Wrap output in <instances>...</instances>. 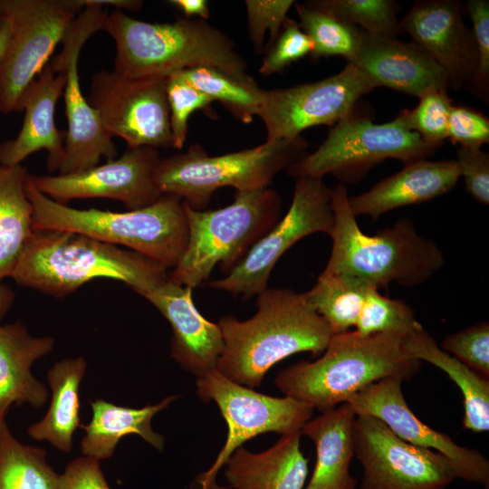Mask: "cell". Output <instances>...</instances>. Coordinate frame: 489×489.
Returning a JSON list of instances; mask_svg holds the SVG:
<instances>
[{"label":"cell","mask_w":489,"mask_h":489,"mask_svg":"<svg viewBox=\"0 0 489 489\" xmlns=\"http://www.w3.org/2000/svg\"><path fill=\"white\" fill-rule=\"evenodd\" d=\"M255 304V314L247 320L225 315L218 321L224 350L216 370L251 388L261 386L268 370L289 356L304 351L321 355L334 334L305 292L267 288Z\"/></svg>","instance_id":"1"},{"label":"cell","mask_w":489,"mask_h":489,"mask_svg":"<svg viewBox=\"0 0 489 489\" xmlns=\"http://www.w3.org/2000/svg\"><path fill=\"white\" fill-rule=\"evenodd\" d=\"M11 277L19 285L58 298L100 277L120 281L143 295L168 279V269L84 235L34 230Z\"/></svg>","instance_id":"2"},{"label":"cell","mask_w":489,"mask_h":489,"mask_svg":"<svg viewBox=\"0 0 489 489\" xmlns=\"http://www.w3.org/2000/svg\"><path fill=\"white\" fill-rule=\"evenodd\" d=\"M331 250L324 271L379 290L390 283L418 286L443 267V252L434 241L418 234L413 221L399 219L375 235H367L351 210L346 186L331 188Z\"/></svg>","instance_id":"3"},{"label":"cell","mask_w":489,"mask_h":489,"mask_svg":"<svg viewBox=\"0 0 489 489\" xmlns=\"http://www.w3.org/2000/svg\"><path fill=\"white\" fill-rule=\"evenodd\" d=\"M103 31L116 44L113 71L125 77L167 78L196 67L250 76L233 41L200 18L148 23L114 10L107 14Z\"/></svg>","instance_id":"4"},{"label":"cell","mask_w":489,"mask_h":489,"mask_svg":"<svg viewBox=\"0 0 489 489\" xmlns=\"http://www.w3.org/2000/svg\"><path fill=\"white\" fill-rule=\"evenodd\" d=\"M404 336H361L355 331L333 334L319 359L279 371L275 385L314 409H332L377 381L390 377L408 380L419 371L420 361L404 352Z\"/></svg>","instance_id":"5"},{"label":"cell","mask_w":489,"mask_h":489,"mask_svg":"<svg viewBox=\"0 0 489 489\" xmlns=\"http://www.w3.org/2000/svg\"><path fill=\"white\" fill-rule=\"evenodd\" d=\"M26 195L33 207V230H58L123 245L168 270L180 261L187 244L188 226L183 200L163 194L143 208L113 212L96 208L77 209L41 193L29 174Z\"/></svg>","instance_id":"6"},{"label":"cell","mask_w":489,"mask_h":489,"mask_svg":"<svg viewBox=\"0 0 489 489\" xmlns=\"http://www.w3.org/2000/svg\"><path fill=\"white\" fill-rule=\"evenodd\" d=\"M188 226L186 250L168 278L195 289L216 266L230 273L249 250L280 220L282 199L267 187L236 191L232 204L197 210L183 201Z\"/></svg>","instance_id":"7"},{"label":"cell","mask_w":489,"mask_h":489,"mask_svg":"<svg viewBox=\"0 0 489 489\" xmlns=\"http://www.w3.org/2000/svg\"><path fill=\"white\" fill-rule=\"evenodd\" d=\"M309 144L299 136L265 140L232 153L211 156L200 145L160 158L154 181L160 193L180 197L194 209L204 210L219 188L236 191L267 188L276 175L306 154Z\"/></svg>","instance_id":"8"},{"label":"cell","mask_w":489,"mask_h":489,"mask_svg":"<svg viewBox=\"0 0 489 489\" xmlns=\"http://www.w3.org/2000/svg\"><path fill=\"white\" fill-rule=\"evenodd\" d=\"M436 149L407 129L398 116L376 124L354 109L331 127L316 150L291 164L286 171L293 177L322 178L331 174L343 181H356L387 158L398 159L405 165L425 159Z\"/></svg>","instance_id":"9"},{"label":"cell","mask_w":489,"mask_h":489,"mask_svg":"<svg viewBox=\"0 0 489 489\" xmlns=\"http://www.w3.org/2000/svg\"><path fill=\"white\" fill-rule=\"evenodd\" d=\"M85 7L83 0H5L10 39L0 64V111H18L21 98Z\"/></svg>","instance_id":"10"},{"label":"cell","mask_w":489,"mask_h":489,"mask_svg":"<svg viewBox=\"0 0 489 489\" xmlns=\"http://www.w3.org/2000/svg\"><path fill=\"white\" fill-rule=\"evenodd\" d=\"M196 385L201 400L216 402L228 428L216 461L196 480L199 489H228L217 484L216 476L237 448L267 432L283 436L301 431L313 415L314 408L304 402L288 396L277 398L256 392L216 369L197 378Z\"/></svg>","instance_id":"11"},{"label":"cell","mask_w":489,"mask_h":489,"mask_svg":"<svg viewBox=\"0 0 489 489\" xmlns=\"http://www.w3.org/2000/svg\"><path fill=\"white\" fill-rule=\"evenodd\" d=\"M334 223L331 188L320 177H297L289 210L212 289L249 299L268 288L270 274L281 256L301 239L330 235Z\"/></svg>","instance_id":"12"},{"label":"cell","mask_w":489,"mask_h":489,"mask_svg":"<svg viewBox=\"0 0 489 489\" xmlns=\"http://www.w3.org/2000/svg\"><path fill=\"white\" fill-rule=\"evenodd\" d=\"M85 7L72 22L62 40V51L48 63L54 72H66L63 90L67 130L64 154L59 174L83 171L117 156L112 137L104 129L97 110L83 96L78 72V61L85 42L96 32L103 30L107 13L103 6L83 0Z\"/></svg>","instance_id":"13"},{"label":"cell","mask_w":489,"mask_h":489,"mask_svg":"<svg viewBox=\"0 0 489 489\" xmlns=\"http://www.w3.org/2000/svg\"><path fill=\"white\" fill-rule=\"evenodd\" d=\"M377 87L370 77L347 62L340 72L317 82L264 90L257 117L264 124L265 140L292 139L312 127L333 126Z\"/></svg>","instance_id":"14"},{"label":"cell","mask_w":489,"mask_h":489,"mask_svg":"<svg viewBox=\"0 0 489 489\" xmlns=\"http://www.w3.org/2000/svg\"><path fill=\"white\" fill-rule=\"evenodd\" d=\"M353 448L360 489H446L456 479L446 456L404 441L370 416H356Z\"/></svg>","instance_id":"15"},{"label":"cell","mask_w":489,"mask_h":489,"mask_svg":"<svg viewBox=\"0 0 489 489\" xmlns=\"http://www.w3.org/2000/svg\"><path fill=\"white\" fill-rule=\"evenodd\" d=\"M167 78H129L114 71L93 74L90 104L111 136L128 148H173Z\"/></svg>","instance_id":"16"},{"label":"cell","mask_w":489,"mask_h":489,"mask_svg":"<svg viewBox=\"0 0 489 489\" xmlns=\"http://www.w3.org/2000/svg\"><path fill=\"white\" fill-rule=\"evenodd\" d=\"M160 160L158 149L128 148L118 158L89 169L58 175H30L34 186L60 204L72 199L110 198L135 210L155 203L162 194L154 181Z\"/></svg>","instance_id":"17"},{"label":"cell","mask_w":489,"mask_h":489,"mask_svg":"<svg viewBox=\"0 0 489 489\" xmlns=\"http://www.w3.org/2000/svg\"><path fill=\"white\" fill-rule=\"evenodd\" d=\"M403 379L390 377L377 381L350 398L356 416H370L384 423L404 441L436 451L452 464L456 478L489 489V461L478 449L463 446L448 435L425 424L409 408L403 392Z\"/></svg>","instance_id":"18"},{"label":"cell","mask_w":489,"mask_h":489,"mask_svg":"<svg viewBox=\"0 0 489 489\" xmlns=\"http://www.w3.org/2000/svg\"><path fill=\"white\" fill-rule=\"evenodd\" d=\"M399 24L402 33L442 67L451 88L468 84L477 68L478 53L458 1H416Z\"/></svg>","instance_id":"19"},{"label":"cell","mask_w":489,"mask_h":489,"mask_svg":"<svg viewBox=\"0 0 489 489\" xmlns=\"http://www.w3.org/2000/svg\"><path fill=\"white\" fill-rule=\"evenodd\" d=\"M192 291L168 278L141 296L171 326V357L182 369L199 378L216 369L224 339L218 323L208 321L197 309Z\"/></svg>","instance_id":"20"},{"label":"cell","mask_w":489,"mask_h":489,"mask_svg":"<svg viewBox=\"0 0 489 489\" xmlns=\"http://www.w3.org/2000/svg\"><path fill=\"white\" fill-rule=\"evenodd\" d=\"M66 83L64 71L54 72L49 63L24 92L18 112L24 121L14 139L0 144V166L14 167L31 154L48 153L49 172L58 171L64 154L65 131L55 124V108Z\"/></svg>","instance_id":"21"},{"label":"cell","mask_w":489,"mask_h":489,"mask_svg":"<svg viewBox=\"0 0 489 489\" xmlns=\"http://www.w3.org/2000/svg\"><path fill=\"white\" fill-rule=\"evenodd\" d=\"M385 86L420 98L432 91H448V76L413 42L372 36L364 32L361 44L349 62Z\"/></svg>","instance_id":"22"},{"label":"cell","mask_w":489,"mask_h":489,"mask_svg":"<svg viewBox=\"0 0 489 489\" xmlns=\"http://www.w3.org/2000/svg\"><path fill=\"white\" fill-rule=\"evenodd\" d=\"M460 178L455 160H417L383 178L368 191L350 197L356 216L377 219L402 206L429 201L451 191Z\"/></svg>","instance_id":"23"},{"label":"cell","mask_w":489,"mask_h":489,"mask_svg":"<svg viewBox=\"0 0 489 489\" xmlns=\"http://www.w3.org/2000/svg\"><path fill=\"white\" fill-rule=\"evenodd\" d=\"M51 336H33L21 321L0 324V408L28 404L43 407L46 385L32 373L33 364L54 348Z\"/></svg>","instance_id":"24"},{"label":"cell","mask_w":489,"mask_h":489,"mask_svg":"<svg viewBox=\"0 0 489 489\" xmlns=\"http://www.w3.org/2000/svg\"><path fill=\"white\" fill-rule=\"evenodd\" d=\"M301 431L283 435L261 453L237 448L225 465L228 489H303L308 460L301 450Z\"/></svg>","instance_id":"25"},{"label":"cell","mask_w":489,"mask_h":489,"mask_svg":"<svg viewBox=\"0 0 489 489\" xmlns=\"http://www.w3.org/2000/svg\"><path fill=\"white\" fill-rule=\"evenodd\" d=\"M356 415L348 403L321 412L301 429L315 445L316 462L303 489H356L350 472L354 457L353 427Z\"/></svg>","instance_id":"26"},{"label":"cell","mask_w":489,"mask_h":489,"mask_svg":"<svg viewBox=\"0 0 489 489\" xmlns=\"http://www.w3.org/2000/svg\"><path fill=\"white\" fill-rule=\"evenodd\" d=\"M177 398V395L168 396L157 404L140 408L119 406L103 398L90 401L91 418L88 424L82 425L85 432L80 444L82 455L99 461L109 459L120 440L129 435H137L162 451L165 437L152 429L151 421Z\"/></svg>","instance_id":"27"},{"label":"cell","mask_w":489,"mask_h":489,"mask_svg":"<svg viewBox=\"0 0 489 489\" xmlns=\"http://www.w3.org/2000/svg\"><path fill=\"white\" fill-rule=\"evenodd\" d=\"M84 357L57 361L46 373L50 388V405L45 415L27 428V435L46 441L57 450L70 453L73 434L82 427L80 386L87 370Z\"/></svg>","instance_id":"28"},{"label":"cell","mask_w":489,"mask_h":489,"mask_svg":"<svg viewBox=\"0 0 489 489\" xmlns=\"http://www.w3.org/2000/svg\"><path fill=\"white\" fill-rule=\"evenodd\" d=\"M405 354L439 368L459 388L463 395V427L474 433L489 430V379L471 369L442 350L419 324L403 338Z\"/></svg>","instance_id":"29"},{"label":"cell","mask_w":489,"mask_h":489,"mask_svg":"<svg viewBox=\"0 0 489 489\" xmlns=\"http://www.w3.org/2000/svg\"><path fill=\"white\" fill-rule=\"evenodd\" d=\"M24 166H0V282L11 277L33 233V207L26 195Z\"/></svg>","instance_id":"30"},{"label":"cell","mask_w":489,"mask_h":489,"mask_svg":"<svg viewBox=\"0 0 489 489\" xmlns=\"http://www.w3.org/2000/svg\"><path fill=\"white\" fill-rule=\"evenodd\" d=\"M58 484L46 451L20 442L5 421L0 427V489H58Z\"/></svg>","instance_id":"31"},{"label":"cell","mask_w":489,"mask_h":489,"mask_svg":"<svg viewBox=\"0 0 489 489\" xmlns=\"http://www.w3.org/2000/svg\"><path fill=\"white\" fill-rule=\"evenodd\" d=\"M370 287L350 277L323 270L312 289L305 292V296L336 334L355 327Z\"/></svg>","instance_id":"32"},{"label":"cell","mask_w":489,"mask_h":489,"mask_svg":"<svg viewBox=\"0 0 489 489\" xmlns=\"http://www.w3.org/2000/svg\"><path fill=\"white\" fill-rule=\"evenodd\" d=\"M180 72L191 85L213 101H219L241 122L251 123L258 115L264 90L253 77L236 78L209 67H196Z\"/></svg>","instance_id":"33"},{"label":"cell","mask_w":489,"mask_h":489,"mask_svg":"<svg viewBox=\"0 0 489 489\" xmlns=\"http://www.w3.org/2000/svg\"><path fill=\"white\" fill-rule=\"evenodd\" d=\"M300 26L312 42L315 59L341 56L350 62L359 51L364 32L338 17L305 4H294Z\"/></svg>","instance_id":"34"},{"label":"cell","mask_w":489,"mask_h":489,"mask_svg":"<svg viewBox=\"0 0 489 489\" xmlns=\"http://www.w3.org/2000/svg\"><path fill=\"white\" fill-rule=\"evenodd\" d=\"M372 36L396 38L402 34L397 4L391 0H316L307 2Z\"/></svg>","instance_id":"35"},{"label":"cell","mask_w":489,"mask_h":489,"mask_svg":"<svg viewBox=\"0 0 489 489\" xmlns=\"http://www.w3.org/2000/svg\"><path fill=\"white\" fill-rule=\"evenodd\" d=\"M419 324L413 309L407 302L384 296L379 289L370 287L354 331L361 336L379 333L406 335Z\"/></svg>","instance_id":"36"},{"label":"cell","mask_w":489,"mask_h":489,"mask_svg":"<svg viewBox=\"0 0 489 489\" xmlns=\"http://www.w3.org/2000/svg\"><path fill=\"white\" fill-rule=\"evenodd\" d=\"M418 99L419 102L413 110H404L398 116L407 129L437 149L447 139L452 101L447 91H432Z\"/></svg>","instance_id":"37"},{"label":"cell","mask_w":489,"mask_h":489,"mask_svg":"<svg viewBox=\"0 0 489 489\" xmlns=\"http://www.w3.org/2000/svg\"><path fill=\"white\" fill-rule=\"evenodd\" d=\"M167 98L169 108L173 148H183L187 136L188 119L197 110H209L213 101L198 91L180 72L167 79Z\"/></svg>","instance_id":"38"},{"label":"cell","mask_w":489,"mask_h":489,"mask_svg":"<svg viewBox=\"0 0 489 489\" xmlns=\"http://www.w3.org/2000/svg\"><path fill=\"white\" fill-rule=\"evenodd\" d=\"M481 376L489 379V323L475 322L446 335L440 347Z\"/></svg>","instance_id":"39"},{"label":"cell","mask_w":489,"mask_h":489,"mask_svg":"<svg viewBox=\"0 0 489 489\" xmlns=\"http://www.w3.org/2000/svg\"><path fill=\"white\" fill-rule=\"evenodd\" d=\"M248 32L257 53L267 50L278 37L292 0H246Z\"/></svg>","instance_id":"40"},{"label":"cell","mask_w":489,"mask_h":489,"mask_svg":"<svg viewBox=\"0 0 489 489\" xmlns=\"http://www.w3.org/2000/svg\"><path fill=\"white\" fill-rule=\"evenodd\" d=\"M312 42L295 21L286 18L274 43L265 51L259 72L264 76L281 72L285 67L312 54Z\"/></svg>","instance_id":"41"},{"label":"cell","mask_w":489,"mask_h":489,"mask_svg":"<svg viewBox=\"0 0 489 489\" xmlns=\"http://www.w3.org/2000/svg\"><path fill=\"white\" fill-rule=\"evenodd\" d=\"M466 9L472 21V33L478 53L477 68L467 86L485 101L489 92V2L468 0Z\"/></svg>","instance_id":"42"},{"label":"cell","mask_w":489,"mask_h":489,"mask_svg":"<svg viewBox=\"0 0 489 489\" xmlns=\"http://www.w3.org/2000/svg\"><path fill=\"white\" fill-rule=\"evenodd\" d=\"M447 139L465 148H481L489 142V120L483 113L465 106L451 108Z\"/></svg>","instance_id":"43"},{"label":"cell","mask_w":489,"mask_h":489,"mask_svg":"<svg viewBox=\"0 0 489 489\" xmlns=\"http://www.w3.org/2000/svg\"><path fill=\"white\" fill-rule=\"evenodd\" d=\"M465 189L478 203L489 204V156L481 148L460 147L455 159Z\"/></svg>","instance_id":"44"},{"label":"cell","mask_w":489,"mask_h":489,"mask_svg":"<svg viewBox=\"0 0 489 489\" xmlns=\"http://www.w3.org/2000/svg\"><path fill=\"white\" fill-rule=\"evenodd\" d=\"M58 489H111L100 461L81 455L72 459L59 475Z\"/></svg>","instance_id":"45"},{"label":"cell","mask_w":489,"mask_h":489,"mask_svg":"<svg viewBox=\"0 0 489 489\" xmlns=\"http://www.w3.org/2000/svg\"><path fill=\"white\" fill-rule=\"evenodd\" d=\"M169 3L180 10L187 17L198 16L207 19L210 14L208 3L205 0H172Z\"/></svg>","instance_id":"46"},{"label":"cell","mask_w":489,"mask_h":489,"mask_svg":"<svg viewBox=\"0 0 489 489\" xmlns=\"http://www.w3.org/2000/svg\"><path fill=\"white\" fill-rule=\"evenodd\" d=\"M14 300V291L8 285L0 282V321L11 309Z\"/></svg>","instance_id":"47"},{"label":"cell","mask_w":489,"mask_h":489,"mask_svg":"<svg viewBox=\"0 0 489 489\" xmlns=\"http://www.w3.org/2000/svg\"><path fill=\"white\" fill-rule=\"evenodd\" d=\"M93 3L101 6L110 5L114 6L115 10H139L141 5V1L136 0H92Z\"/></svg>","instance_id":"48"},{"label":"cell","mask_w":489,"mask_h":489,"mask_svg":"<svg viewBox=\"0 0 489 489\" xmlns=\"http://www.w3.org/2000/svg\"><path fill=\"white\" fill-rule=\"evenodd\" d=\"M11 35V27L8 20L5 19L0 24V64L5 55Z\"/></svg>","instance_id":"49"},{"label":"cell","mask_w":489,"mask_h":489,"mask_svg":"<svg viewBox=\"0 0 489 489\" xmlns=\"http://www.w3.org/2000/svg\"><path fill=\"white\" fill-rule=\"evenodd\" d=\"M5 0H0V24L5 19Z\"/></svg>","instance_id":"50"},{"label":"cell","mask_w":489,"mask_h":489,"mask_svg":"<svg viewBox=\"0 0 489 489\" xmlns=\"http://www.w3.org/2000/svg\"><path fill=\"white\" fill-rule=\"evenodd\" d=\"M10 407H3L0 408V427L2 424L5 421L6 414L9 410Z\"/></svg>","instance_id":"51"}]
</instances>
